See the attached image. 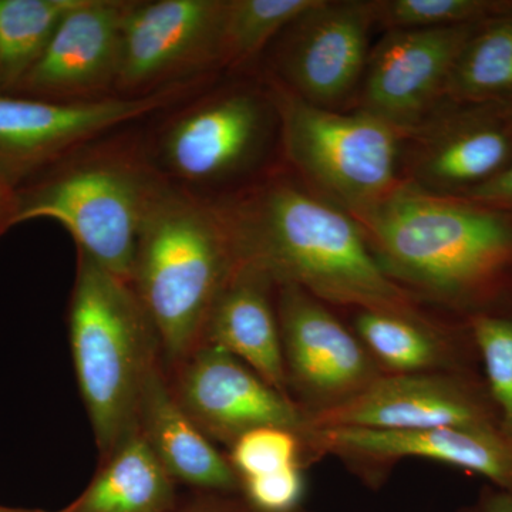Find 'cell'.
<instances>
[{
	"label": "cell",
	"mask_w": 512,
	"mask_h": 512,
	"mask_svg": "<svg viewBox=\"0 0 512 512\" xmlns=\"http://www.w3.org/2000/svg\"><path fill=\"white\" fill-rule=\"evenodd\" d=\"M215 200L238 264L254 266L275 285L298 286L325 303L429 318L384 272L359 222L332 202L284 177Z\"/></svg>",
	"instance_id": "obj_1"
},
{
	"label": "cell",
	"mask_w": 512,
	"mask_h": 512,
	"mask_svg": "<svg viewBox=\"0 0 512 512\" xmlns=\"http://www.w3.org/2000/svg\"><path fill=\"white\" fill-rule=\"evenodd\" d=\"M384 272L460 319L512 295V212L400 184L356 217Z\"/></svg>",
	"instance_id": "obj_2"
},
{
	"label": "cell",
	"mask_w": 512,
	"mask_h": 512,
	"mask_svg": "<svg viewBox=\"0 0 512 512\" xmlns=\"http://www.w3.org/2000/svg\"><path fill=\"white\" fill-rule=\"evenodd\" d=\"M235 266L218 201L165 184L141 229L131 286L156 329L167 372L201 345Z\"/></svg>",
	"instance_id": "obj_3"
},
{
	"label": "cell",
	"mask_w": 512,
	"mask_h": 512,
	"mask_svg": "<svg viewBox=\"0 0 512 512\" xmlns=\"http://www.w3.org/2000/svg\"><path fill=\"white\" fill-rule=\"evenodd\" d=\"M165 184L141 136L111 134L20 187L16 225L56 221L77 252L131 284L141 229Z\"/></svg>",
	"instance_id": "obj_4"
},
{
	"label": "cell",
	"mask_w": 512,
	"mask_h": 512,
	"mask_svg": "<svg viewBox=\"0 0 512 512\" xmlns=\"http://www.w3.org/2000/svg\"><path fill=\"white\" fill-rule=\"evenodd\" d=\"M67 325L101 461L138 429L148 380L164 365L160 340L130 282L80 252Z\"/></svg>",
	"instance_id": "obj_5"
},
{
	"label": "cell",
	"mask_w": 512,
	"mask_h": 512,
	"mask_svg": "<svg viewBox=\"0 0 512 512\" xmlns=\"http://www.w3.org/2000/svg\"><path fill=\"white\" fill-rule=\"evenodd\" d=\"M289 163L326 201L359 217L399 187L402 131L369 111L323 109L269 79Z\"/></svg>",
	"instance_id": "obj_6"
},
{
	"label": "cell",
	"mask_w": 512,
	"mask_h": 512,
	"mask_svg": "<svg viewBox=\"0 0 512 512\" xmlns=\"http://www.w3.org/2000/svg\"><path fill=\"white\" fill-rule=\"evenodd\" d=\"M207 90L161 113L141 146L168 184L210 198L261 160L279 120L266 87Z\"/></svg>",
	"instance_id": "obj_7"
},
{
	"label": "cell",
	"mask_w": 512,
	"mask_h": 512,
	"mask_svg": "<svg viewBox=\"0 0 512 512\" xmlns=\"http://www.w3.org/2000/svg\"><path fill=\"white\" fill-rule=\"evenodd\" d=\"M214 79L201 77L147 96L90 101L0 94V171L19 190L76 151L197 96Z\"/></svg>",
	"instance_id": "obj_8"
},
{
	"label": "cell",
	"mask_w": 512,
	"mask_h": 512,
	"mask_svg": "<svg viewBox=\"0 0 512 512\" xmlns=\"http://www.w3.org/2000/svg\"><path fill=\"white\" fill-rule=\"evenodd\" d=\"M225 0H134L116 94L141 97L221 70Z\"/></svg>",
	"instance_id": "obj_9"
},
{
	"label": "cell",
	"mask_w": 512,
	"mask_h": 512,
	"mask_svg": "<svg viewBox=\"0 0 512 512\" xmlns=\"http://www.w3.org/2000/svg\"><path fill=\"white\" fill-rule=\"evenodd\" d=\"M289 396L308 414L349 402L384 373L325 302L295 285H275Z\"/></svg>",
	"instance_id": "obj_10"
},
{
	"label": "cell",
	"mask_w": 512,
	"mask_h": 512,
	"mask_svg": "<svg viewBox=\"0 0 512 512\" xmlns=\"http://www.w3.org/2000/svg\"><path fill=\"white\" fill-rule=\"evenodd\" d=\"M309 430H500L481 373L383 375L349 402L308 417Z\"/></svg>",
	"instance_id": "obj_11"
},
{
	"label": "cell",
	"mask_w": 512,
	"mask_h": 512,
	"mask_svg": "<svg viewBox=\"0 0 512 512\" xmlns=\"http://www.w3.org/2000/svg\"><path fill=\"white\" fill-rule=\"evenodd\" d=\"M175 400L198 429L231 447L248 431L276 427L305 439L308 414L227 350L202 343L167 372Z\"/></svg>",
	"instance_id": "obj_12"
},
{
	"label": "cell",
	"mask_w": 512,
	"mask_h": 512,
	"mask_svg": "<svg viewBox=\"0 0 512 512\" xmlns=\"http://www.w3.org/2000/svg\"><path fill=\"white\" fill-rule=\"evenodd\" d=\"M303 446L308 466L333 456L370 484H379L404 458H423L484 477L512 497V443L500 430L311 429Z\"/></svg>",
	"instance_id": "obj_13"
},
{
	"label": "cell",
	"mask_w": 512,
	"mask_h": 512,
	"mask_svg": "<svg viewBox=\"0 0 512 512\" xmlns=\"http://www.w3.org/2000/svg\"><path fill=\"white\" fill-rule=\"evenodd\" d=\"M376 2L318 0L282 33L271 79L302 100L333 110L365 76Z\"/></svg>",
	"instance_id": "obj_14"
},
{
	"label": "cell",
	"mask_w": 512,
	"mask_h": 512,
	"mask_svg": "<svg viewBox=\"0 0 512 512\" xmlns=\"http://www.w3.org/2000/svg\"><path fill=\"white\" fill-rule=\"evenodd\" d=\"M478 25L390 30L367 60L363 110L400 131L419 127L446 99L458 56Z\"/></svg>",
	"instance_id": "obj_15"
},
{
	"label": "cell",
	"mask_w": 512,
	"mask_h": 512,
	"mask_svg": "<svg viewBox=\"0 0 512 512\" xmlns=\"http://www.w3.org/2000/svg\"><path fill=\"white\" fill-rule=\"evenodd\" d=\"M134 0H80L39 62L9 94L52 101L117 97L124 25Z\"/></svg>",
	"instance_id": "obj_16"
},
{
	"label": "cell",
	"mask_w": 512,
	"mask_h": 512,
	"mask_svg": "<svg viewBox=\"0 0 512 512\" xmlns=\"http://www.w3.org/2000/svg\"><path fill=\"white\" fill-rule=\"evenodd\" d=\"M448 103L447 113L420 143L412 184L431 194L460 197L511 164L510 104Z\"/></svg>",
	"instance_id": "obj_17"
},
{
	"label": "cell",
	"mask_w": 512,
	"mask_h": 512,
	"mask_svg": "<svg viewBox=\"0 0 512 512\" xmlns=\"http://www.w3.org/2000/svg\"><path fill=\"white\" fill-rule=\"evenodd\" d=\"M202 343L227 350L291 397L276 315L275 284L264 272L237 262L212 306Z\"/></svg>",
	"instance_id": "obj_18"
},
{
	"label": "cell",
	"mask_w": 512,
	"mask_h": 512,
	"mask_svg": "<svg viewBox=\"0 0 512 512\" xmlns=\"http://www.w3.org/2000/svg\"><path fill=\"white\" fill-rule=\"evenodd\" d=\"M352 330L384 375L481 373L476 346L464 319L443 323L357 309Z\"/></svg>",
	"instance_id": "obj_19"
},
{
	"label": "cell",
	"mask_w": 512,
	"mask_h": 512,
	"mask_svg": "<svg viewBox=\"0 0 512 512\" xmlns=\"http://www.w3.org/2000/svg\"><path fill=\"white\" fill-rule=\"evenodd\" d=\"M138 430L175 483L210 493H237L241 481L228 456L208 439L175 400L167 370H154L141 400Z\"/></svg>",
	"instance_id": "obj_20"
},
{
	"label": "cell",
	"mask_w": 512,
	"mask_h": 512,
	"mask_svg": "<svg viewBox=\"0 0 512 512\" xmlns=\"http://www.w3.org/2000/svg\"><path fill=\"white\" fill-rule=\"evenodd\" d=\"M175 484L137 429L100 461L76 503L60 512H170Z\"/></svg>",
	"instance_id": "obj_21"
},
{
	"label": "cell",
	"mask_w": 512,
	"mask_h": 512,
	"mask_svg": "<svg viewBox=\"0 0 512 512\" xmlns=\"http://www.w3.org/2000/svg\"><path fill=\"white\" fill-rule=\"evenodd\" d=\"M446 99L512 106V13L477 26L458 56Z\"/></svg>",
	"instance_id": "obj_22"
},
{
	"label": "cell",
	"mask_w": 512,
	"mask_h": 512,
	"mask_svg": "<svg viewBox=\"0 0 512 512\" xmlns=\"http://www.w3.org/2000/svg\"><path fill=\"white\" fill-rule=\"evenodd\" d=\"M80 0H0V94L32 70L64 16Z\"/></svg>",
	"instance_id": "obj_23"
},
{
	"label": "cell",
	"mask_w": 512,
	"mask_h": 512,
	"mask_svg": "<svg viewBox=\"0 0 512 512\" xmlns=\"http://www.w3.org/2000/svg\"><path fill=\"white\" fill-rule=\"evenodd\" d=\"M318 0H225L221 70L251 63Z\"/></svg>",
	"instance_id": "obj_24"
},
{
	"label": "cell",
	"mask_w": 512,
	"mask_h": 512,
	"mask_svg": "<svg viewBox=\"0 0 512 512\" xmlns=\"http://www.w3.org/2000/svg\"><path fill=\"white\" fill-rule=\"evenodd\" d=\"M464 320L497 409L501 433L512 443V295Z\"/></svg>",
	"instance_id": "obj_25"
},
{
	"label": "cell",
	"mask_w": 512,
	"mask_h": 512,
	"mask_svg": "<svg viewBox=\"0 0 512 512\" xmlns=\"http://www.w3.org/2000/svg\"><path fill=\"white\" fill-rule=\"evenodd\" d=\"M512 13L503 0H383L376 2L377 22L387 29H431L476 25Z\"/></svg>",
	"instance_id": "obj_26"
},
{
	"label": "cell",
	"mask_w": 512,
	"mask_h": 512,
	"mask_svg": "<svg viewBox=\"0 0 512 512\" xmlns=\"http://www.w3.org/2000/svg\"><path fill=\"white\" fill-rule=\"evenodd\" d=\"M228 450L229 463L239 481L278 473L286 468L308 467L301 437L276 427L248 431Z\"/></svg>",
	"instance_id": "obj_27"
},
{
	"label": "cell",
	"mask_w": 512,
	"mask_h": 512,
	"mask_svg": "<svg viewBox=\"0 0 512 512\" xmlns=\"http://www.w3.org/2000/svg\"><path fill=\"white\" fill-rule=\"evenodd\" d=\"M241 491L261 512H296L305 493L303 467H291L266 476L241 480Z\"/></svg>",
	"instance_id": "obj_28"
},
{
	"label": "cell",
	"mask_w": 512,
	"mask_h": 512,
	"mask_svg": "<svg viewBox=\"0 0 512 512\" xmlns=\"http://www.w3.org/2000/svg\"><path fill=\"white\" fill-rule=\"evenodd\" d=\"M458 198L512 212V161L490 181Z\"/></svg>",
	"instance_id": "obj_29"
},
{
	"label": "cell",
	"mask_w": 512,
	"mask_h": 512,
	"mask_svg": "<svg viewBox=\"0 0 512 512\" xmlns=\"http://www.w3.org/2000/svg\"><path fill=\"white\" fill-rule=\"evenodd\" d=\"M19 214V191L0 171V238L15 227Z\"/></svg>",
	"instance_id": "obj_30"
},
{
	"label": "cell",
	"mask_w": 512,
	"mask_h": 512,
	"mask_svg": "<svg viewBox=\"0 0 512 512\" xmlns=\"http://www.w3.org/2000/svg\"><path fill=\"white\" fill-rule=\"evenodd\" d=\"M461 512H512V497L488 485L478 495L476 503Z\"/></svg>",
	"instance_id": "obj_31"
},
{
	"label": "cell",
	"mask_w": 512,
	"mask_h": 512,
	"mask_svg": "<svg viewBox=\"0 0 512 512\" xmlns=\"http://www.w3.org/2000/svg\"><path fill=\"white\" fill-rule=\"evenodd\" d=\"M194 512H261V511L256 510V508L252 507V505L249 504L247 501V507H245V508L238 507V505L228 503L225 505H220V507L204 508V510L194 511Z\"/></svg>",
	"instance_id": "obj_32"
},
{
	"label": "cell",
	"mask_w": 512,
	"mask_h": 512,
	"mask_svg": "<svg viewBox=\"0 0 512 512\" xmlns=\"http://www.w3.org/2000/svg\"><path fill=\"white\" fill-rule=\"evenodd\" d=\"M0 512H42V511H30V510H19V508H8L0 505Z\"/></svg>",
	"instance_id": "obj_33"
},
{
	"label": "cell",
	"mask_w": 512,
	"mask_h": 512,
	"mask_svg": "<svg viewBox=\"0 0 512 512\" xmlns=\"http://www.w3.org/2000/svg\"><path fill=\"white\" fill-rule=\"evenodd\" d=\"M511 120H512V106H510Z\"/></svg>",
	"instance_id": "obj_34"
}]
</instances>
